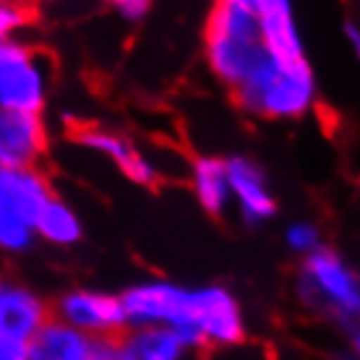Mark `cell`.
Returning <instances> with one entry per match:
<instances>
[{
    "instance_id": "ac0fdd59",
    "label": "cell",
    "mask_w": 360,
    "mask_h": 360,
    "mask_svg": "<svg viewBox=\"0 0 360 360\" xmlns=\"http://www.w3.org/2000/svg\"><path fill=\"white\" fill-rule=\"evenodd\" d=\"M285 245H288L290 253H295L297 259H306L311 253H316L319 248H324V233L321 227L316 225L314 219H292L285 227Z\"/></svg>"
},
{
    "instance_id": "5bb4252c",
    "label": "cell",
    "mask_w": 360,
    "mask_h": 360,
    "mask_svg": "<svg viewBox=\"0 0 360 360\" xmlns=\"http://www.w3.org/2000/svg\"><path fill=\"white\" fill-rule=\"evenodd\" d=\"M188 188L201 212L214 219L230 214V183H227L225 157L219 154H196L188 165Z\"/></svg>"
},
{
    "instance_id": "7c38bea8",
    "label": "cell",
    "mask_w": 360,
    "mask_h": 360,
    "mask_svg": "<svg viewBox=\"0 0 360 360\" xmlns=\"http://www.w3.org/2000/svg\"><path fill=\"white\" fill-rule=\"evenodd\" d=\"M264 53L279 63L306 60V39L290 0H253Z\"/></svg>"
},
{
    "instance_id": "ba28073f",
    "label": "cell",
    "mask_w": 360,
    "mask_h": 360,
    "mask_svg": "<svg viewBox=\"0 0 360 360\" xmlns=\"http://www.w3.org/2000/svg\"><path fill=\"white\" fill-rule=\"evenodd\" d=\"M227 183H230V201L238 217L248 227H262L277 217L279 201L271 188L269 175L262 165L248 154H230L225 157Z\"/></svg>"
},
{
    "instance_id": "9a60e30c",
    "label": "cell",
    "mask_w": 360,
    "mask_h": 360,
    "mask_svg": "<svg viewBox=\"0 0 360 360\" xmlns=\"http://www.w3.org/2000/svg\"><path fill=\"white\" fill-rule=\"evenodd\" d=\"M120 360H193V352L178 334L165 326L126 329L117 337Z\"/></svg>"
},
{
    "instance_id": "e0dca14e",
    "label": "cell",
    "mask_w": 360,
    "mask_h": 360,
    "mask_svg": "<svg viewBox=\"0 0 360 360\" xmlns=\"http://www.w3.org/2000/svg\"><path fill=\"white\" fill-rule=\"evenodd\" d=\"M37 245L34 230L24 219L0 207V253L3 256H24Z\"/></svg>"
},
{
    "instance_id": "5b68a950",
    "label": "cell",
    "mask_w": 360,
    "mask_h": 360,
    "mask_svg": "<svg viewBox=\"0 0 360 360\" xmlns=\"http://www.w3.org/2000/svg\"><path fill=\"white\" fill-rule=\"evenodd\" d=\"M53 89V60L32 42H0V110L42 115Z\"/></svg>"
},
{
    "instance_id": "2e32d148",
    "label": "cell",
    "mask_w": 360,
    "mask_h": 360,
    "mask_svg": "<svg viewBox=\"0 0 360 360\" xmlns=\"http://www.w3.org/2000/svg\"><path fill=\"white\" fill-rule=\"evenodd\" d=\"M37 243L53 248H76L84 240V219L63 196L55 193L32 222Z\"/></svg>"
},
{
    "instance_id": "603a6c76",
    "label": "cell",
    "mask_w": 360,
    "mask_h": 360,
    "mask_svg": "<svg viewBox=\"0 0 360 360\" xmlns=\"http://www.w3.org/2000/svg\"><path fill=\"white\" fill-rule=\"evenodd\" d=\"M332 360H360V352L358 350H350V347H342V350L334 352Z\"/></svg>"
},
{
    "instance_id": "ffe728a7",
    "label": "cell",
    "mask_w": 360,
    "mask_h": 360,
    "mask_svg": "<svg viewBox=\"0 0 360 360\" xmlns=\"http://www.w3.org/2000/svg\"><path fill=\"white\" fill-rule=\"evenodd\" d=\"M110 8L117 16V21H123L128 27H139L152 16L149 0H115V3H110Z\"/></svg>"
},
{
    "instance_id": "9c48e42d",
    "label": "cell",
    "mask_w": 360,
    "mask_h": 360,
    "mask_svg": "<svg viewBox=\"0 0 360 360\" xmlns=\"http://www.w3.org/2000/svg\"><path fill=\"white\" fill-rule=\"evenodd\" d=\"M27 360H120L117 340H97L47 319L27 342Z\"/></svg>"
},
{
    "instance_id": "6da1fadb",
    "label": "cell",
    "mask_w": 360,
    "mask_h": 360,
    "mask_svg": "<svg viewBox=\"0 0 360 360\" xmlns=\"http://www.w3.org/2000/svg\"><path fill=\"white\" fill-rule=\"evenodd\" d=\"M126 329L165 326L186 342L193 355L201 350L238 347L248 337L243 303L225 285L188 288L167 277H144L117 292Z\"/></svg>"
},
{
    "instance_id": "4fadbf2b",
    "label": "cell",
    "mask_w": 360,
    "mask_h": 360,
    "mask_svg": "<svg viewBox=\"0 0 360 360\" xmlns=\"http://www.w3.org/2000/svg\"><path fill=\"white\" fill-rule=\"evenodd\" d=\"M55 196V186L42 167H0V207L32 225L47 201Z\"/></svg>"
},
{
    "instance_id": "44dd1931",
    "label": "cell",
    "mask_w": 360,
    "mask_h": 360,
    "mask_svg": "<svg viewBox=\"0 0 360 360\" xmlns=\"http://www.w3.org/2000/svg\"><path fill=\"white\" fill-rule=\"evenodd\" d=\"M0 360H27V345L0 337Z\"/></svg>"
},
{
    "instance_id": "7a4b0ae2",
    "label": "cell",
    "mask_w": 360,
    "mask_h": 360,
    "mask_svg": "<svg viewBox=\"0 0 360 360\" xmlns=\"http://www.w3.org/2000/svg\"><path fill=\"white\" fill-rule=\"evenodd\" d=\"M295 297L342 334L345 347L360 352V274L342 251L324 245L300 259Z\"/></svg>"
},
{
    "instance_id": "8992f818",
    "label": "cell",
    "mask_w": 360,
    "mask_h": 360,
    "mask_svg": "<svg viewBox=\"0 0 360 360\" xmlns=\"http://www.w3.org/2000/svg\"><path fill=\"white\" fill-rule=\"evenodd\" d=\"M50 319L97 340H117L126 332V316L117 292L68 288L50 303Z\"/></svg>"
},
{
    "instance_id": "7402d4cb",
    "label": "cell",
    "mask_w": 360,
    "mask_h": 360,
    "mask_svg": "<svg viewBox=\"0 0 360 360\" xmlns=\"http://www.w3.org/2000/svg\"><path fill=\"white\" fill-rule=\"evenodd\" d=\"M342 34H345V42L350 45L352 55L360 53V21L355 16H347L342 24Z\"/></svg>"
},
{
    "instance_id": "277c9868",
    "label": "cell",
    "mask_w": 360,
    "mask_h": 360,
    "mask_svg": "<svg viewBox=\"0 0 360 360\" xmlns=\"http://www.w3.org/2000/svg\"><path fill=\"white\" fill-rule=\"evenodd\" d=\"M230 94L238 110L248 117L295 123L311 115L319 105V79L308 58L297 63H279L264 55Z\"/></svg>"
},
{
    "instance_id": "52a82bcc",
    "label": "cell",
    "mask_w": 360,
    "mask_h": 360,
    "mask_svg": "<svg viewBox=\"0 0 360 360\" xmlns=\"http://www.w3.org/2000/svg\"><path fill=\"white\" fill-rule=\"evenodd\" d=\"M73 141L86 149L91 154L105 157L108 162H112L120 170V175L141 188H152L160 180V170L149 154L139 144L131 141V136L117 131L110 126H99V123H89V126L73 128Z\"/></svg>"
},
{
    "instance_id": "8fae6325",
    "label": "cell",
    "mask_w": 360,
    "mask_h": 360,
    "mask_svg": "<svg viewBox=\"0 0 360 360\" xmlns=\"http://www.w3.org/2000/svg\"><path fill=\"white\" fill-rule=\"evenodd\" d=\"M50 149L45 117L0 110V167H39Z\"/></svg>"
},
{
    "instance_id": "d6986e66",
    "label": "cell",
    "mask_w": 360,
    "mask_h": 360,
    "mask_svg": "<svg viewBox=\"0 0 360 360\" xmlns=\"http://www.w3.org/2000/svg\"><path fill=\"white\" fill-rule=\"evenodd\" d=\"M34 24V11L21 3L0 0V42L21 39V34Z\"/></svg>"
},
{
    "instance_id": "3957f363",
    "label": "cell",
    "mask_w": 360,
    "mask_h": 360,
    "mask_svg": "<svg viewBox=\"0 0 360 360\" xmlns=\"http://www.w3.org/2000/svg\"><path fill=\"white\" fill-rule=\"evenodd\" d=\"M264 55L253 0H217L201 32V58L209 76L233 91Z\"/></svg>"
},
{
    "instance_id": "30bf717a",
    "label": "cell",
    "mask_w": 360,
    "mask_h": 360,
    "mask_svg": "<svg viewBox=\"0 0 360 360\" xmlns=\"http://www.w3.org/2000/svg\"><path fill=\"white\" fill-rule=\"evenodd\" d=\"M50 319V303L32 285L0 271V337L27 345Z\"/></svg>"
}]
</instances>
